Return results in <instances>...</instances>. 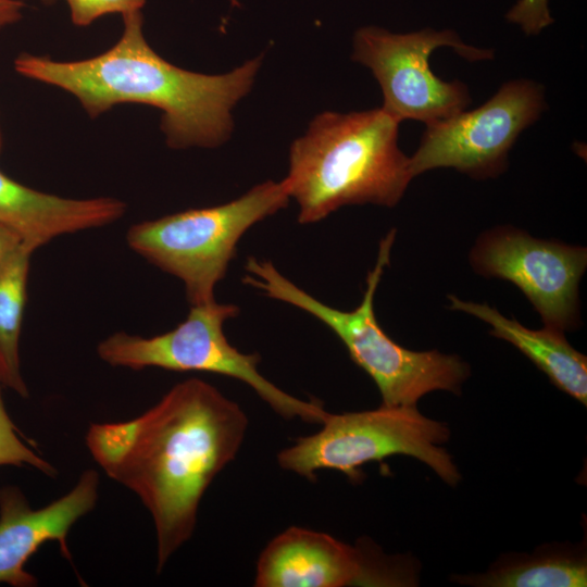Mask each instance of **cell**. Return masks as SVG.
Listing matches in <instances>:
<instances>
[{"instance_id": "12", "label": "cell", "mask_w": 587, "mask_h": 587, "mask_svg": "<svg viewBox=\"0 0 587 587\" xmlns=\"http://www.w3.org/2000/svg\"><path fill=\"white\" fill-rule=\"evenodd\" d=\"M99 474L85 471L70 492L38 510L32 509L16 486L0 488V583L34 587L38 580L24 567L47 541H58L62 555L72 561L67 535L89 513L98 499Z\"/></svg>"}, {"instance_id": "8", "label": "cell", "mask_w": 587, "mask_h": 587, "mask_svg": "<svg viewBox=\"0 0 587 587\" xmlns=\"http://www.w3.org/2000/svg\"><path fill=\"white\" fill-rule=\"evenodd\" d=\"M441 47L452 48L469 61L494 58L492 50L469 46L451 29L394 34L369 26L354 34L352 60L372 71L387 113L398 122L414 120L429 125L471 103L465 84L442 80L430 70L428 60Z\"/></svg>"}, {"instance_id": "20", "label": "cell", "mask_w": 587, "mask_h": 587, "mask_svg": "<svg viewBox=\"0 0 587 587\" xmlns=\"http://www.w3.org/2000/svg\"><path fill=\"white\" fill-rule=\"evenodd\" d=\"M25 3L21 0H0V30L18 22Z\"/></svg>"}, {"instance_id": "16", "label": "cell", "mask_w": 587, "mask_h": 587, "mask_svg": "<svg viewBox=\"0 0 587 587\" xmlns=\"http://www.w3.org/2000/svg\"><path fill=\"white\" fill-rule=\"evenodd\" d=\"M460 584L479 587H580L587 585L586 557L564 550L515 557L487 573L453 577Z\"/></svg>"}, {"instance_id": "19", "label": "cell", "mask_w": 587, "mask_h": 587, "mask_svg": "<svg viewBox=\"0 0 587 587\" xmlns=\"http://www.w3.org/2000/svg\"><path fill=\"white\" fill-rule=\"evenodd\" d=\"M505 17L519 25L526 35H537L553 23L548 0H519Z\"/></svg>"}, {"instance_id": "2", "label": "cell", "mask_w": 587, "mask_h": 587, "mask_svg": "<svg viewBox=\"0 0 587 587\" xmlns=\"http://www.w3.org/2000/svg\"><path fill=\"white\" fill-rule=\"evenodd\" d=\"M123 24L116 43L99 55L57 61L22 53L14 70L71 93L91 118L122 103L154 107L162 111L160 127L173 149L224 143L234 127L230 112L250 91L261 58L226 74L195 73L167 62L149 46L141 11L123 15Z\"/></svg>"}, {"instance_id": "13", "label": "cell", "mask_w": 587, "mask_h": 587, "mask_svg": "<svg viewBox=\"0 0 587 587\" xmlns=\"http://www.w3.org/2000/svg\"><path fill=\"white\" fill-rule=\"evenodd\" d=\"M124 201L113 197L63 198L27 187L0 171V225L33 251L53 238L120 220Z\"/></svg>"}, {"instance_id": "14", "label": "cell", "mask_w": 587, "mask_h": 587, "mask_svg": "<svg viewBox=\"0 0 587 587\" xmlns=\"http://www.w3.org/2000/svg\"><path fill=\"white\" fill-rule=\"evenodd\" d=\"M448 299L451 310L469 313L487 323L491 327L490 335L512 344L560 390L586 405L587 358L569 344L564 332L549 326L530 329L486 303L464 301L453 295Z\"/></svg>"}, {"instance_id": "15", "label": "cell", "mask_w": 587, "mask_h": 587, "mask_svg": "<svg viewBox=\"0 0 587 587\" xmlns=\"http://www.w3.org/2000/svg\"><path fill=\"white\" fill-rule=\"evenodd\" d=\"M33 252L22 243L0 263V384L25 399L29 391L21 371L20 338Z\"/></svg>"}, {"instance_id": "23", "label": "cell", "mask_w": 587, "mask_h": 587, "mask_svg": "<svg viewBox=\"0 0 587 587\" xmlns=\"http://www.w3.org/2000/svg\"><path fill=\"white\" fill-rule=\"evenodd\" d=\"M1 149H2V133H1V128H0V153H1Z\"/></svg>"}, {"instance_id": "5", "label": "cell", "mask_w": 587, "mask_h": 587, "mask_svg": "<svg viewBox=\"0 0 587 587\" xmlns=\"http://www.w3.org/2000/svg\"><path fill=\"white\" fill-rule=\"evenodd\" d=\"M282 182L266 180L227 203L189 209L132 225L128 247L180 279L190 305L215 300L214 290L236 255L237 245L257 223L287 207Z\"/></svg>"}, {"instance_id": "11", "label": "cell", "mask_w": 587, "mask_h": 587, "mask_svg": "<svg viewBox=\"0 0 587 587\" xmlns=\"http://www.w3.org/2000/svg\"><path fill=\"white\" fill-rule=\"evenodd\" d=\"M403 575L326 533L291 526L260 553L254 586H390L405 583Z\"/></svg>"}, {"instance_id": "6", "label": "cell", "mask_w": 587, "mask_h": 587, "mask_svg": "<svg viewBox=\"0 0 587 587\" xmlns=\"http://www.w3.org/2000/svg\"><path fill=\"white\" fill-rule=\"evenodd\" d=\"M239 314L235 304L191 305L173 329L152 337L117 332L97 346L99 358L111 366L134 371L159 367L175 372H207L238 379L283 419L321 424L328 412L319 400H301L275 386L259 371L260 355L232 346L224 323Z\"/></svg>"}, {"instance_id": "17", "label": "cell", "mask_w": 587, "mask_h": 587, "mask_svg": "<svg viewBox=\"0 0 587 587\" xmlns=\"http://www.w3.org/2000/svg\"><path fill=\"white\" fill-rule=\"evenodd\" d=\"M20 430L10 419L2 398L0 384V466H32L43 474L55 477L58 471L48 461L36 454L18 436Z\"/></svg>"}, {"instance_id": "18", "label": "cell", "mask_w": 587, "mask_h": 587, "mask_svg": "<svg viewBox=\"0 0 587 587\" xmlns=\"http://www.w3.org/2000/svg\"><path fill=\"white\" fill-rule=\"evenodd\" d=\"M73 24L88 26L97 18L108 14H122L141 11L146 0H65Z\"/></svg>"}, {"instance_id": "4", "label": "cell", "mask_w": 587, "mask_h": 587, "mask_svg": "<svg viewBox=\"0 0 587 587\" xmlns=\"http://www.w3.org/2000/svg\"><path fill=\"white\" fill-rule=\"evenodd\" d=\"M396 238L391 229L380 240L374 267L366 276L360 304L351 311L332 308L309 295L279 273L268 260L247 259L242 282L267 297L291 304L324 323L347 348L352 361L376 384L384 405H416L435 390L459 394L470 375L469 365L458 355L437 350L412 351L389 337L374 310L376 289Z\"/></svg>"}, {"instance_id": "3", "label": "cell", "mask_w": 587, "mask_h": 587, "mask_svg": "<svg viewBox=\"0 0 587 587\" xmlns=\"http://www.w3.org/2000/svg\"><path fill=\"white\" fill-rule=\"evenodd\" d=\"M399 123L383 108L317 115L292 142L280 180L298 204V222L313 224L350 204L395 207L414 177L398 146Z\"/></svg>"}, {"instance_id": "9", "label": "cell", "mask_w": 587, "mask_h": 587, "mask_svg": "<svg viewBox=\"0 0 587 587\" xmlns=\"http://www.w3.org/2000/svg\"><path fill=\"white\" fill-rule=\"evenodd\" d=\"M546 107L540 84L528 79L503 84L483 105L426 125L410 157L413 176L438 167H453L476 179L498 176L507 168L516 138Z\"/></svg>"}, {"instance_id": "7", "label": "cell", "mask_w": 587, "mask_h": 587, "mask_svg": "<svg viewBox=\"0 0 587 587\" xmlns=\"http://www.w3.org/2000/svg\"><path fill=\"white\" fill-rule=\"evenodd\" d=\"M321 425L319 432L296 438L278 452L283 470L310 480L317 471L334 470L358 480L363 464L403 454L428 465L450 486L461 479L452 457L440 447L449 439V428L421 414L416 405L328 413Z\"/></svg>"}, {"instance_id": "10", "label": "cell", "mask_w": 587, "mask_h": 587, "mask_svg": "<svg viewBox=\"0 0 587 587\" xmlns=\"http://www.w3.org/2000/svg\"><path fill=\"white\" fill-rule=\"evenodd\" d=\"M470 263L482 276L515 285L545 326L562 332L578 326V285L587 266L586 248L499 226L478 238L470 252Z\"/></svg>"}, {"instance_id": "1", "label": "cell", "mask_w": 587, "mask_h": 587, "mask_svg": "<svg viewBox=\"0 0 587 587\" xmlns=\"http://www.w3.org/2000/svg\"><path fill=\"white\" fill-rule=\"evenodd\" d=\"M247 428L239 404L199 378L176 384L133 420L89 426L95 461L152 516L158 573L191 538L204 492L236 458Z\"/></svg>"}, {"instance_id": "21", "label": "cell", "mask_w": 587, "mask_h": 587, "mask_svg": "<svg viewBox=\"0 0 587 587\" xmlns=\"http://www.w3.org/2000/svg\"><path fill=\"white\" fill-rule=\"evenodd\" d=\"M20 245H22V240L18 235L10 228L0 225V263Z\"/></svg>"}, {"instance_id": "22", "label": "cell", "mask_w": 587, "mask_h": 587, "mask_svg": "<svg viewBox=\"0 0 587 587\" xmlns=\"http://www.w3.org/2000/svg\"><path fill=\"white\" fill-rule=\"evenodd\" d=\"M42 3L45 4H51L53 3L55 0H40Z\"/></svg>"}]
</instances>
